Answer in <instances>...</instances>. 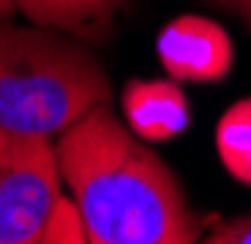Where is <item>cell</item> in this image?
I'll return each mask as SVG.
<instances>
[{"label": "cell", "instance_id": "obj_1", "mask_svg": "<svg viewBox=\"0 0 251 244\" xmlns=\"http://www.w3.org/2000/svg\"><path fill=\"white\" fill-rule=\"evenodd\" d=\"M92 244H190L201 227L176 176L132 129L95 105L54 143Z\"/></svg>", "mask_w": 251, "mask_h": 244}, {"label": "cell", "instance_id": "obj_2", "mask_svg": "<svg viewBox=\"0 0 251 244\" xmlns=\"http://www.w3.org/2000/svg\"><path fill=\"white\" fill-rule=\"evenodd\" d=\"M109 98L105 68L65 31L0 24V129L54 139Z\"/></svg>", "mask_w": 251, "mask_h": 244}, {"label": "cell", "instance_id": "obj_3", "mask_svg": "<svg viewBox=\"0 0 251 244\" xmlns=\"http://www.w3.org/2000/svg\"><path fill=\"white\" fill-rule=\"evenodd\" d=\"M61 163L48 136L0 129V244H38L61 194Z\"/></svg>", "mask_w": 251, "mask_h": 244}, {"label": "cell", "instance_id": "obj_4", "mask_svg": "<svg viewBox=\"0 0 251 244\" xmlns=\"http://www.w3.org/2000/svg\"><path fill=\"white\" fill-rule=\"evenodd\" d=\"M163 72L176 81H221L234 65V44L221 24L197 14L173 17L156 38Z\"/></svg>", "mask_w": 251, "mask_h": 244}, {"label": "cell", "instance_id": "obj_5", "mask_svg": "<svg viewBox=\"0 0 251 244\" xmlns=\"http://www.w3.org/2000/svg\"><path fill=\"white\" fill-rule=\"evenodd\" d=\"M126 122L139 139L163 143L187 129L190 105L173 81H129L123 92Z\"/></svg>", "mask_w": 251, "mask_h": 244}, {"label": "cell", "instance_id": "obj_6", "mask_svg": "<svg viewBox=\"0 0 251 244\" xmlns=\"http://www.w3.org/2000/svg\"><path fill=\"white\" fill-rule=\"evenodd\" d=\"M17 10L41 27H54L75 38H99L112 27L129 0H14Z\"/></svg>", "mask_w": 251, "mask_h": 244}, {"label": "cell", "instance_id": "obj_7", "mask_svg": "<svg viewBox=\"0 0 251 244\" xmlns=\"http://www.w3.org/2000/svg\"><path fill=\"white\" fill-rule=\"evenodd\" d=\"M214 143H217V156L224 163V170L234 180L251 183V98L234 102L221 116Z\"/></svg>", "mask_w": 251, "mask_h": 244}, {"label": "cell", "instance_id": "obj_8", "mask_svg": "<svg viewBox=\"0 0 251 244\" xmlns=\"http://www.w3.org/2000/svg\"><path fill=\"white\" fill-rule=\"evenodd\" d=\"M41 241H68V244L88 241L85 220H82V214H78V203L68 200V197L58 200V207H54V214H51V220H48V227H44V234H41Z\"/></svg>", "mask_w": 251, "mask_h": 244}, {"label": "cell", "instance_id": "obj_9", "mask_svg": "<svg viewBox=\"0 0 251 244\" xmlns=\"http://www.w3.org/2000/svg\"><path fill=\"white\" fill-rule=\"evenodd\" d=\"M207 241L210 244H251V214L221 220V224L210 231Z\"/></svg>", "mask_w": 251, "mask_h": 244}, {"label": "cell", "instance_id": "obj_10", "mask_svg": "<svg viewBox=\"0 0 251 244\" xmlns=\"http://www.w3.org/2000/svg\"><path fill=\"white\" fill-rule=\"evenodd\" d=\"M14 14H17V3H14V0H0V24L10 21Z\"/></svg>", "mask_w": 251, "mask_h": 244}, {"label": "cell", "instance_id": "obj_11", "mask_svg": "<svg viewBox=\"0 0 251 244\" xmlns=\"http://www.w3.org/2000/svg\"><path fill=\"white\" fill-rule=\"evenodd\" d=\"M221 7H231V10H245V0H214Z\"/></svg>", "mask_w": 251, "mask_h": 244}, {"label": "cell", "instance_id": "obj_12", "mask_svg": "<svg viewBox=\"0 0 251 244\" xmlns=\"http://www.w3.org/2000/svg\"><path fill=\"white\" fill-rule=\"evenodd\" d=\"M245 14H248V21H251V0H245Z\"/></svg>", "mask_w": 251, "mask_h": 244}]
</instances>
